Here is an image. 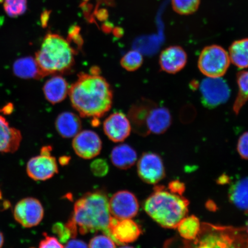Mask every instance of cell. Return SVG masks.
Here are the masks:
<instances>
[{"label": "cell", "instance_id": "obj_33", "mask_svg": "<svg viewBox=\"0 0 248 248\" xmlns=\"http://www.w3.org/2000/svg\"><path fill=\"white\" fill-rule=\"evenodd\" d=\"M45 238L40 241L39 248H64L57 238L45 233Z\"/></svg>", "mask_w": 248, "mask_h": 248}, {"label": "cell", "instance_id": "obj_28", "mask_svg": "<svg viewBox=\"0 0 248 248\" xmlns=\"http://www.w3.org/2000/svg\"><path fill=\"white\" fill-rule=\"evenodd\" d=\"M200 2L201 0H171L173 10L182 15L194 13L199 8Z\"/></svg>", "mask_w": 248, "mask_h": 248}, {"label": "cell", "instance_id": "obj_8", "mask_svg": "<svg viewBox=\"0 0 248 248\" xmlns=\"http://www.w3.org/2000/svg\"><path fill=\"white\" fill-rule=\"evenodd\" d=\"M52 147L45 146L38 156L33 157L27 165V172L31 179L43 181L51 179L58 172L55 158L51 155Z\"/></svg>", "mask_w": 248, "mask_h": 248}, {"label": "cell", "instance_id": "obj_21", "mask_svg": "<svg viewBox=\"0 0 248 248\" xmlns=\"http://www.w3.org/2000/svg\"><path fill=\"white\" fill-rule=\"evenodd\" d=\"M137 159L138 155L136 151L128 144L117 145L111 152V163L118 169H129L135 165Z\"/></svg>", "mask_w": 248, "mask_h": 248}, {"label": "cell", "instance_id": "obj_20", "mask_svg": "<svg viewBox=\"0 0 248 248\" xmlns=\"http://www.w3.org/2000/svg\"><path fill=\"white\" fill-rule=\"evenodd\" d=\"M55 128L62 138H73L81 131V120L76 114L64 111L59 114L56 119Z\"/></svg>", "mask_w": 248, "mask_h": 248}, {"label": "cell", "instance_id": "obj_26", "mask_svg": "<svg viewBox=\"0 0 248 248\" xmlns=\"http://www.w3.org/2000/svg\"><path fill=\"white\" fill-rule=\"evenodd\" d=\"M237 83L238 92L233 105V111L236 115L248 101V71L237 73Z\"/></svg>", "mask_w": 248, "mask_h": 248}, {"label": "cell", "instance_id": "obj_36", "mask_svg": "<svg viewBox=\"0 0 248 248\" xmlns=\"http://www.w3.org/2000/svg\"><path fill=\"white\" fill-rule=\"evenodd\" d=\"M169 189L170 193L182 196L185 191L186 187L184 183L178 181V180H176V181H173L170 183Z\"/></svg>", "mask_w": 248, "mask_h": 248}, {"label": "cell", "instance_id": "obj_38", "mask_svg": "<svg viewBox=\"0 0 248 248\" xmlns=\"http://www.w3.org/2000/svg\"><path fill=\"white\" fill-rule=\"evenodd\" d=\"M4 238L3 236V234L0 232V248H1L4 245Z\"/></svg>", "mask_w": 248, "mask_h": 248}, {"label": "cell", "instance_id": "obj_3", "mask_svg": "<svg viewBox=\"0 0 248 248\" xmlns=\"http://www.w3.org/2000/svg\"><path fill=\"white\" fill-rule=\"evenodd\" d=\"M163 248H248L246 228L204 223L192 240H170Z\"/></svg>", "mask_w": 248, "mask_h": 248}, {"label": "cell", "instance_id": "obj_11", "mask_svg": "<svg viewBox=\"0 0 248 248\" xmlns=\"http://www.w3.org/2000/svg\"><path fill=\"white\" fill-rule=\"evenodd\" d=\"M111 216L117 219H131L138 215L139 204L137 198L131 192H117L108 201Z\"/></svg>", "mask_w": 248, "mask_h": 248}, {"label": "cell", "instance_id": "obj_10", "mask_svg": "<svg viewBox=\"0 0 248 248\" xmlns=\"http://www.w3.org/2000/svg\"><path fill=\"white\" fill-rule=\"evenodd\" d=\"M138 173L140 178L146 184H158L166 175L162 158L153 153H144L138 161Z\"/></svg>", "mask_w": 248, "mask_h": 248}, {"label": "cell", "instance_id": "obj_32", "mask_svg": "<svg viewBox=\"0 0 248 248\" xmlns=\"http://www.w3.org/2000/svg\"><path fill=\"white\" fill-rule=\"evenodd\" d=\"M67 41L70 45L72 43L76 45V51L78 54V51L81 49L83 43L82 37L79 34L78 27H74L72 29L70 30L69 39L67 40Z\"/></svg>", "mask_w": 248, "mask_h": 248}, {"label": "cell", "instance_id": "obj_15", "mask_svg": "<svg viewBox=\"0 0 248 248\" xmlns=\"http://www.w3.org/2000/svg\"><path fill=\"white\" fill-rule=\"evenodd\" d=\"M187 55L185 49L177 46H170L162 52L159 64L162 71L169 74H176L186 66Z\"/></svg>", "mask_w": 248, "mask_h": 248}, {"label": "cell", "instance_id": "obj_16", "mask_svg": "<svg viewBox=\"0 0 248 248\" xmlns=\"http://www.w3.org/2000/svg\"><path fill=\"white\" fill-rule=\"evenodd\" d=\"M156 104L147 99L142 98L133 104L128 112V119L132 129L137 134L142 136L148 135L147 129V120L151 108Z\"/></svg>", "mask_w": 248, "mask_h": 248}, {"label": "cell", "instance_id": "obj_40", "mask_svg": "<svg viewBox=\"0 0 248 248\" xmlns=\"http://www.w3.org/2000/svg\"><path fill=\"white\" fill-rule=\"evenodd\" d=\"M246 231H247V233H248V222H247V228H246Z\"/></svg>", "mask_w": 248, "mask_h": 248}, {"label": "cell", "instance_id": "obj_34", "mask_svg": "<svg viewBox=\"0 0 248 248\" xmlns=\"http://www.w3.org/2000/svg\"><path fill=\"white\" fill-rule=\"evenodd\" d=\"M53 232L54 233L57 234L60 240L62 242H66L72 238L71 232L69 229L66 227V226L62 224H57L54 226Z\"/></svg>", "mask_w": 248, "mask_h": 248}, {"label": "cell", "instance_id": "obj_37", "mask_svg": "<svg viewBox=\"0 0 248 248\" xmlns=\"http://www.w3.org/2000/svg\"><path fill=\"white\" fill-rule=\"evenodd\" d=\"M64 248H89L84 241L73 238L68 241Z\"/></svg>", "mask_w": 248, "mask_h": 248}, {"label": "cell", "instance_id": "obj_5", "mask_svg": "<svg viewBox=\"0 0 248 248\" xmlns=\"http://www.w3.org/2000/svg\"><path fill=\"white\" fill-rule=\"evenodd\" d=\"M77 54L67 40L56 33H48L35 60L44 76L69 73L75 65Z\"/></svg>", "mask_w": 248, "mask_h": 248}, {"label": "cell", "instance_id": "obj_14", "mask_svg": "<svg viewBox=\"0 0 248 248\" xmlns=\"http://www.w3.org/2000/svg\"><path fill=\"white\" fill-rule=\"evenodd\" d=\"M103 128L105 135L114 142L125 140L132 131L128 117L122 112L111 114L104 121Z\"/></svg>", "mask_w": 248, "mask_h": 248}, {"label": "cell", "instance_id": "obj_41", "mask_svg": "<svg viewBox=\"0 0 248 248\" xmlns=\"http://www.w3.org/2000/svg\"><path fill=\"white\" fill-rule=\"evenodd\" d=\"M3 1V0H0V2H2Z\"/></svg>", "mask_w": 248, "mask_h": 248}, {"label": "cell", "instance_id": "obj_17", "mask_svg": "<svg viewBox=\"0 0 248 248\" xmlns=\"http://www.w3.org/2000/svg\"><path fill=\"white\" fill-rule=\"evenodd\" d=\"M171 123L172 116L168 108L158 106L156 104L148 116L146 126L148 134H163L170 128Z\"/></svg>", "mask_w": 248, "mask_h": 248}, {"label": "cell", "instance_id": "obj_2", "mask_svg": "<svg viewBox=\"0 0 248 248\" xmlns=\"http://www.w3.org/2000/svg\"><path fill=\"white\" fill-rule=\"evenodd\" d=\"M112 216L106 193L96 190L86 193L74 204L72 216L65 225L72 238L78 233L102 232L108 235V226Z\"/></svg>", "mask_w": 248, "mask_h": 248}, {"label": "cell", "instance_id": "obj_18", "mask_svg": "<svg viewBox=\"0 0 248 248\" xmlns=\"http://www.w3.org/2000/svg\"><path fill=\"white\" fill-rule=\"evenodd\" d=\"M21 140L20 132L11 126L7 120L0 116V153H15L19 148Z\"/></svg>", "mask_w": 248, "mask_h": 248}, {"label": "cell", "instance_id": "obj_35", "mask_svg": "<svg viewBox=\"0 0 248 248\" xmlns=\"http://www.w3.org/2000/svg\"><path fill=\"white\" fill-rule=\"evenodd\" d=\"M92 170L97 176L106 174L108 170V165L106 161L103 159L95 160L92 164Z\"/></svg>", "mask_w": 248, "mask_h": 248}, {"label": "cell", "instance_id": "obj_13", "mask_svg": "<svg viewBox=\"0 0 248 248\" xmlns=\"http://www.w3.org/2000/svg\"><path fill=\"white\" fill-rule=\"evenodd\" d=\"M73 148L78 156L91 159L100 154L102 143L97 133L91 130L80 131L74 138Z\"/></svg>", "mask_w": 248, "mask_h": 248}, {"label": "cell", "instance_id": "obj_4", "mask_svg": "<svg viewBox=\"0 0 248 248\" xmlns=\"http://www.w3.org/2000/svg\"><path fill=\"white\" fill-rule=\"evenodd\" d=\"M189 202L185 198L157 186L145 201V212L164 228L175 229L187 216Z\"/></svg>", "mask_w": 248, "mask_h": 248}, {"label": "cell", "instance_id": "obj_24", "mask_svg": "<svg viewBox=\"0 0 248 248\" xmlns=\"http://www.w3.org/2000/svg\"><path fill=\"white\" fill-rule=\"evenodd\" d=\"M229 56L232 63L241 69L248 68V39L237 40L229 47Z\"/></svg>", "mask_w": 248, "mask_h": 248}, {"label": "cell", "instance_id": "obj_19", "mask_svg": "<svg viewBox=\"0 0 248 248\" xmlns=\"http://www.w3.org/2000/svg\"><path fill=\"white\" fill-rule=\"evenodd\" d=\"M69 89L66 80L63 77L56 75L46 80L43 91L46 100L52 104H57L67 97Z\"/></svg>", "mask_w": 248, "mask_h": 248}, {"label": "cell", "instance_id": "obj_1", "mask_svg": "<svg viewBox=\"0 0 248 248\" xmlns=\"http://www.w3.org/2000/svg\"><path fill=\"white\" fill-rule=\"evenodd\" d=\"M69 95L73 108L82 117L99 119L112 106V89L100 74H79Z\"/></svg>", "mask_w": 248, "mask_h": 248}, {"label": "cell", "instance_id": "obj_39", "mask_svg": "<svg viewBox=\"0 0 248 248\" xmlns=\"http://www.w3.org/2000/svg\"><path fill=\"white\" fill-rule=\"evenodd\" d=\"M119 248H133L132 247H130V246H123L122 247H120Z\"/></svg>", "mask_w": 248, "mask_h": 248}, {"label": "cell", "instance_id": "obj_22", "mask_svg": "<svg viewBox=\"0 0 248 248\" xmlns=\"http://www.w3.org/2000/svg\"><path fill=\"white\" fill-rule=\"evenodd\" d=\"M14 73L22 79H40L45 76L40 70L35 58L27 57L18 59L14 64Z\"/></svg>", "mask_w": 248, "mask_h": 248}, {"label": "cell", "instance_id": "obj_23", "mask_svg": "<svg viewBox=\"0 0 248 248\" xmlns=\"http://www.w3.org/2000/svg\"><path fill=\"white\" fill-rule=\"evenodd\" d=\"M231 202L237 208L248 213V177L238 180L229 190Z\"/></svg>", "mask_w": 248, "mask_h": 248}, {"label": "cell", "instance_id": "obj_25", "mask_svg": "<svg viewBox=\"0 0 248 248\" xmlns=\"http://www.w3.org/2000/svg\"><path fill=\"white\" fill-rule=\"evenodd\" d=\"M201 228L200 219L193 215L185 217L176 227L180 236L186 240H192L196 238Z\"/></svg>", "mask_w": 248, "mask_h": 248}, {"label": "cell", "instance_id": "obj_31", "mask_svg": "<svg viewBox=\"0 0 248 248\" xmlns=\"http://www.w3.org/2000/svg\"><path fill=\"white\" fill-rule=\"evenodd\" d=\"M237 149L240 156L248 160V132L244 133L238 139Z\"/></svg>", "mask_w": 248, "mask_h": 248}, {"label": "cell", "instance_id": "obj_9", "mask_svg": "<svg viewBox=\"0 0 248 248\" xmlns=\"http://www.w3.org/2000/svg\"><path fill=\"white\" fill-rule=\"evenodd\" d=\"M44 209L40 202L36 198H24L16 204L14 218L24 228H30L38 225L44 217Z\"/></svg>", "mask_w": 248, "mask_h": 248}, {"label": "cell", "instance_id": "obj_6", "mask_svg": "<svg viewBox=\"0 0 248 248\" xmlns=\"http://www.w3.org/2000/svg\"><path fill=\"white\" fill-rule=\"evenodd\" d=\"M229 54L218 45L207 46L201 51L198 66L201 72L209 78L224 76L230 66Z\"/></svg>", "mask_w": 248, "mask_h": 248}, {"label": "cell", "instance_id": "obj_29", "mask_svg": "<svg viewBox=\"0 0 248 248\" xmlns=\"http://www.w3.org/2000/svg\"><path fill=\"white\" fill-rule=\"evenodd\" d=\"M27 8V0H5L4 1L5 11L11 17L23 15Z\"/></svg>", "mask_w": 248, "mask_h": 248}, {"label": "cell", "instance_id": "obj_12", "mask_svg": "<svg viewBox=\"0 0 248 248\" xmlns=\"http://www.w3.org/2000/svg\"><path fill=\"white\" fill-rule=\"evenodd\" d=\"M142 231L137 223L131 219H119L111 217L108 236L117 244L125 245L137 240Z\"/></svg>", "mask_w": 248, "mask_h": 248}, {"label": "cell", "instance_id": "obj_27", "mask_svg": "<svg viewBox=\"0 0 248 248\" xmlns=\"http://www.w3.org/2000/svg\"><path fill=\"white\" fill-rule=\"evenodd\" d=\"M143 63V57L138 51H130L120 61L121 66L128 71L137 70Z\"/></svg>", "mask_w": 248, "mask_h": 248}, {"label": "cell", "instance_id": "obj_7", "mask_svg": "<svg viewBox=\"0 0 248 248\" xmlns=\"http://www.w3.org/2000/svg\"><path fill=\"white\" fill-rule=\"evenodd\" d=\"M200 90L202 102L210 108L225 104L231 96L230 88L221 77H207L201 82Z\"/></svg>", "mask_w": 248, "mask_h": 248}, {"label": "cell", "instance_id": "obj_30", "mask_svg": "<svg viewBox=\"0 0 248 248\" xmlns=\"http://www.w3.org/2000/svg\"><path fill=\"white\" fill-rule=\"evenodd\" d=\"M115 243L108 235H98L90 241L89 248H116Z\"/></svg>", "mask_w": 248, "mask_h": 248}]
</instances>
